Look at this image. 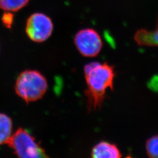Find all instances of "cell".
Masks as SVG:
<instances>
[{"label": "cell", "mask_w": 158, "mask_h": 158, "mask_svg": "<svg viewBox=\"0 0 158 158\" xmlns=\"http://www.w3.org/2000/svg\"><path fill=\"white\" fill-rule=\"evenodd\" d=\"M84 72L87 84L85 93L88 110L100 109L107 90H113L114 68L106 62H92L85 66Z\"/></svg>", "instance_id": "1"}, {"label": "cell", "mask_w": 158, "mask_h": 158, "mask_svg": "<svg viewBox=\"0 0 158 158\" xmlns=\"http://www.w3.org/2000/svg\"><path fill=\"white\" fill-rule=\"evenodd\" d=\"M48 88L45 77L35 70H26L19 74L15 84L18 96L27 104L41 99Z\"/></svg>", "instance_id": "2"}, {"label": "cell", "mask_w": 158, "mask_h": 158, "mask_svg": "<svg viewBox=\"0 0 158 158\" xmlns=\"http://www.w3.org/2000/svg\"><path fill=\"white\" fill-rule=\"evenodd\" d=\"M14 153L21 158H48L45 149L28 131L19 128L6 142Z\"/></svg>", "instance_id": "3"}, {"label": "cell", "mask_w": 158, "mask_h": 158, "mask_svg": "<svg viewBox=\"0 0 158 158\" xmlns=\"http://www.w3.org/2000/svg\"><path fill=\"white\" fill-rule=\"evenodd\" d=\"M53 24L51 18L42 13H34L29 17L25 31L27 36L35 42H44L52 34Z\"/></svg>", "instance_id": "4"}, {"label": "cell", "mask_w": 158, "mask_h": 158, "mask_svg": "<svg viewBox=\"0 0 158 158\" xmlns=\"http://www.w3.org/2000/svg\"><path fill=\"white\" fill-rule=\"evenodd\" d=\"M74 42L80 53L87 57L97 56L102 48L101 36L93 29L79 31L74 36Z\"/></svg>", "instance_id": "5"}, {"label": "cell", "mask_w": 158, "mask_h": 158, "mask_svg": "<svg viewBox=\"0 0 158 158\" xmlns=\"http://www.w3.org/2000/svg\"><path fill=\"white\" fill-rule=\"evenodd\" d=\"M91 156L93 158H119L122 155L115 145L102 141L93 148Z\"/></svg>", "instance_id": "6"}, {"label": "cell", "mask_w": 158, "mask_h": 158, "mask_svg": "<svg viewBox=\"0 0 158 158\" xmlns=\"http://www.w3.org/2000/svg\"><path fill=\"white\" fill-rule=\"evenodd\" d=\"M134 40L139 45L158 47V19L155 29H141L136 32Z\"/></svg>", "instance_id": "7"}, {"label": "cell", "mask_w": 158, "mask_h": 158, "mask_svg": "<svg viewBox=\"0 0 158 158\" xmlns=\"http://www.w3.org/2000/svg\"><path fill=\"white\" fill-rule=\"evenodd\" d=\"M12 122L7 115L0 113V145L6 143L12 135Z\"/></svg>", "instance_id": "8"}, {"label": "cell", "mask_w": 158, "mask_h": 158, "mask_svg": "<svg viewBox=\"0 0 158 158\" xmlns=\"http://www.w3.org/2000/svg\"><path fill=\"white\" fill-rule=\"evenodd\" d=\"M29 0H0V9L5 11L17 12L28 4Z\"/></svg>", "instance_id": "9"}, {"label": "cell", "mask_w": 158, "mask_h": 158, "mask_svg": "<svg viewBox=\"0 0 158 158\" xmlns=\"http://www.w3.org/2000/svg\"><path fill=\"white\" fill-rule=\"evenodd\" d=\"M146 150L149 157L158 158V135L153 136L147 140Z\"/></svg>", "instance_id": "10"}, {"label": "cell", "mask_w": 158, "mask_h": 158, "mask_svg": "<svg viewBox=\"0 0 158 158\" xmlns=\"http://www.w3.org/2000/svg\"><path fill=\"white\" fill-rule=\"evenodd\" d=\"M14 20V15L11 12L6 11L1 17V22L6 28H11Z\"/></svg>", "instance_id": "11"}]
</instances>
